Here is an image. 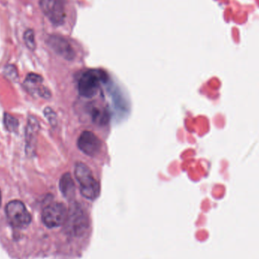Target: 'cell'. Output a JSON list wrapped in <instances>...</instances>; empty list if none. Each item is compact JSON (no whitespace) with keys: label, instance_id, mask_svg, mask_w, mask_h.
<instances>
[{"label":"cell","instance_id":"3","mask_svg":"<svg viewBox=\"0 0 259 259\" xmlns=\"http://www.w3.org/2000/svg\"><path fill=\"white\" fill-rule=\"evenodd\" d=\"M65 224L67 233L72 236H79L86 231L88 218L80 205L75 203L71 206Z\"/></svg>","mask_w":259,"mask_h":259},{"label":"cell","instance_id":"13","mask_svg":"<svg viewBox=\"0 0 259 259\" xmlns=\"http://www.w3.org/2000/svg\"><path fill=\"white\" fill-rule=\"evenodd\" d=\"M5 76L10 80H16L17 79L19 78V75H18V72H17L16 68L14 65H7L5 68V71H4Z\"/></svg>","mask_w":259,"mask_h":259},{"label":"cell","instance_id":"11","mask_svg":"<svg viewBox=\"0 0 259 259\" xmlns=\"http://www.w3.org/2000/svg\"><path fill=\"white\" fill-rule=\"evenodd\" d=\"M24 40H25V45L27 46L29 50H33L36 49L35 36L34 32L32 29H27L24 33Z\"/></svg>","mask_w":259,"mask_h":259},{"label":"cell","instance_id":"7","mask_svg":"<svg viewBox=\"0 0 259 259\" xmlns=\"http://www.w3.org/2000/svg\"><path fill=\"white\" fill-rule=\"evenodd\" d=\"M80 151L90 157H94L102 150V142L97 135L91 131L82 132L77 142Z\"/></svg>","mask_w":259,"mask_h":259},{"label":"cell","instance_id":"4","mask_svg":"<svg viewBox=\"0 0 259 259\" xmlns=\"http://www.w3.org/2000/svg\"><path fill=\"white\" fill-rule=\"evenodd\" d=\"M7 218L12 226L25 228L31 222V215L25 204L19 200L9 202L5 207Z\"/></svg>","mask_w":259,"mask_h":259},{"label":"cell","instance_id":"1","mask_svg":"<svg viewBox=\"0 0 259 259\" xmlns=\"http://www.w3.org/2000/svg\"><path fill=\"white\" fill-rule=\"evenodd\" d=\"M75 175L82 196L89 200H97L100 194V184L93 177L91 169L83 162L75 165Z\"/></svg>","mask_w":259,"mask_h":259},{"label":"cell","instance_id":"5","mask_svg":"<svg viewBox=\"0 0 259 259\" xmlns=\"http://www.w3.org/2000/svg\"><path fill=\"white\" fill-rule=\"evenodd\" d=\"M68 216L66 207L60 203H51L43 209L42 221L49 228H58L65 223Z\"/></svg>","mask_w":259,"mask_h":259},{"label":"cell","instance_id":"6","mask_svg":"<svg viewBox=\"0 0 259 259\" xmlns=\"http://www.w3.org/2000/svg\"><path fill=\"white\" fill-rule=\"evenodd\" d=\"M40 7L52 25L59 26L65 22L66 13L63 0H40Z\"/></svg>","mask_w":259,"mask_h":259},{"label":"cell","instance_id":"15","mask_svg":"<svg viewBox=\"0 0 259 259\" xmlns=\"http://www.w3.org/2000/svg\"><path fill=\"white\" fill-rule=\"evenodd\" d=\"M44 113H45L46 117H47V119H48L50 125H52V126H54V125H56V115H55L53 110L50 108H47L45 110H44Z\"/></svg>","mask_w":259,"mask_h":259},{"label":"cell","instance_id":"8","mask_svg":"<svg viewBox=\"0 0 259 259\" xmlns=\"http://www.w3.org/2000/svg\"><path fill=\"white\" fill-rule=\"evenodd\" d=\"M49 47L60 56L72 61L75 58V52L66 39L58 35H51L47 39Z\"/></svg>","mask_w":259,"mask_h":259},{"label":"cell","instance_id":"16","mask_svg":"<svg viewBox=\"0 0 259 259\" xmlns=\"http://www.w3.org/2000/svg\"><path fill=\"white\" fill-rule=\"evenodd\" d=\"M1 202H2V196H1V192H0V206H1Z\"/></svg>","mask_w":259,"mask_h":259},{"label":"cell","instance_id":"14","mask_svg":"<svg viewBox=\"0 0 259 259\" xmlns=\"http://www.w3.org/2000/svg\"><path fill=\"white\" fill-rule=\"evenodd\" d=\"M43 82V78L36 74H29L25 80L27 84H40Z\"/></svg>","mask_w":259,"mask_h":259},{"label":"cell","instance_id":"10","mask_svg":"<svg viewBox=\"0 0 259 259\" xmlns=\"http://www.w3.org/2000/svg\"><path fill=\"white\" fill-rule=\"evenodd\" d=\"M39 125L37 120L33 118H29L28 125L27 128V148L30 149V153L31 151L32 146H33V140H35V135L38 130Z\"/></svg>","mask_w":259,"mask_h":259},{"label":"cell","instance_id":"2","mask_svg":"<svg viewBox=\"0 0 259 259\" xmlns=\"http://www.w3.org/2000/svg\"><path fill=\"white\" fill-rule=\"evenodd\" d=\"M107 76L101 70L86 71L80 77L78 82V91L84 98H93L98 93L102 83L105 81Z\"/></svg>","mask_w":259,"mask_h":259},{"label":"cell","instance_id":"9","mask_svg":"<svg viewBox=\"0 0 259 259\" xmlns=\"http://www.w3.org/2000/svg\"><path fill=\"white\" fill-rule=\"evenodd\" d=\"M59 189L65 198L72 199L75 194V185L72 175L69 173H65L62 175L59 181Z\"/></svg>","mask_w":259,"mask_h":259},{"label":"cell","instance_id":"12","mask_svg":"<svg viewBox=\"0 0 259 259\" xmlns=\"http://www.w3.org/2000/svg\"><path fill=\"white\" fill-rule=\"evenodd\" d=\"M4 124H5L6 129L10 132L16 131L18 127H19L18 120L8 113H5L4 115Z\"/></svg>","mask_w":259,"mask_h":259}]
</instances>
